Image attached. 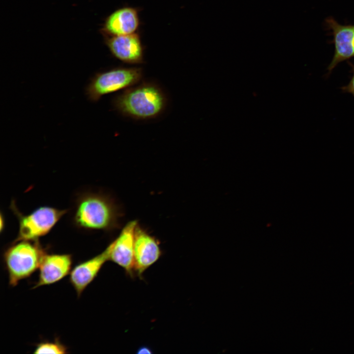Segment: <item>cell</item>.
<instances>
[{"instance_id":"obj_14","label":"cell","mask_w":354,"mask_h":354,"mask_svg":"<svg viewBox=\"0 0 354 354\" xmlns=\"http://www.w3.org/2000/svg\"><path fill=\"white\" fill-rule=\"evenodd\" d=\"M350 65L352 68L353 75L348 85L343 87L341 89L343 91L349 93L354 97V65L351 63Z\"/></svg>"},{"instance_id":"obj_2","label":"cell","mask_w":354,"mask_h":354,"mask_svg":"<svg viewBox=\"0 0 354 354\" xmlns=\"http://www.w3.org/2000/svg\"><path fill=\"white\" fill-rule=\"evenodd\" d=\"M121 216L118 206L111 198L88 193L78 199L74 221L84 229L110 231L118 228Z\"/></svg>"},{"instance_id":"obj_13","label":"cell","mask_w":354,"mask_h":354,"mask_svg":"<svg viewBox=\"0 0 354 354\" xmlns=\"http://www.w3.org/2000/svg\"><path fill=\"white\" fill-rule=\"evenodd\" d=\"M68 349L59 339L53 341H45L37 344L34 350V354H66Z\"/></svg>"},{"instance_id":"obj_10","label":"cell","mask_w":354,"mask_h":354,"mask_svg":"<svg viewBox=\"0 0 354 354\" xmlns=\"http://www.w3.org/2000/svg\"><path fill=\"white\" fill-rule=\"evenodd\" d=\"M72 257L68 254H48L43 256L39 267L38 278L33 289L56 283L70 274Z\"/></svg>"},{"instance_id":"obj_6","label":"cell","mask_w":354,"mask_h":354,"mask_svg":"<svg viewBox=\"0 0 354 354\" xmlns=\"http://www.w3.org/2000/svg\"><path fill=\"white\" fill-rule=\"evenodd\" d=\"M161 255L159 240L138 223L134 237V272L141 278L145 271L156 263Z\"/></svg>"},{"instance_id":"obj_4","label":"cell","mask_w":354,"mask_h":354,"mask_svg":"<svg viewBox=\"0 0 354 354\" xmlns=\"http://www.w3.org/2000/svg\"><path fill=\"white\" fill-rule=\"evenodd\" d=\"M144 77L141 67L118 66L98 72L90 80L85 89L88 98L96 102L102 97L135 86Z\"/></svg>"},{"instance_id":"obj_1","label":"cell","mask_w":354,"mask_h":354,"mask_svg":"<svg viewBox=\"0 0 354 354\" xmlns=\"http://www.w3.org/2000/svg\"><path fill=\"white\" fill-rule=\"evenodd\" d=\"M112 105L115 111L124 117L148 120L157 118L164 112L168 98L157 83L142 81L116 95Z\"/></svg>"},{"instance_id":"obj_11","label":"cell","mask_w":354,"mask_h":354,"mask_svg":"<svg viewBox=\"0 0 354 354\" xmlns=\"http://www.w3.org/2000/svg\"><path fill=\"white\" fill-rule=\"evenodd\" d=\"M111 244L100 254L76 265L69 274L70 283L80 297L95 279L104 264L110 259Z\"/></svg>"},{"instance_id":"obj_8","label":"cell","mask_w":354,"mask_h":354,"mask_svg":"<svg viewBox=\"0 0 354 354\" xmlns=\"http://www.w3.org/2000/svg\"><path fill=\"white\" fill-rule=\"evenodd\" d=\"M106 44L112 55L124 63L136 65L145 62V47L138 32L110 36L107 39Z\"/></svg>"},{"instance_id":"obj_15","label":"cell","mask_w":354,"mask_h":354,"mask_svg":"<svg viewBox=\"0 0 354 354\" xmlns=\"http://www.w3.org/2000/svg\"><path fill=\"white\" fill-rule=\"evenodd\" d=\"M137 354H152V352L150 349L149 348L143 346L140 347L137 351Z\"/></svg>"},{"instance_id":"obj_7","label":"cell","mask_w":354,"mask_h":354,"mask_svg":"<svg viewBox=\"0 0 354 354\" xmlns=\"http://www.w3.org/2000/svg\"><path fill=\"white\" fill-rule=\"evenodd\" d=\"M136 220L128 222L111 244L110 259L133 276L134 266V237Z\"/></svg>"},{"instance_id":"obj_9","label":"cell","mask_w":354,"mask_h":354,"mask_svg":"<svg viewBox=\"0 0 354 354\" xmlns=\"http://www.w3.org/2000/svg\"><path fill=\"white\" fill-rule=\"evenodd\" d=\"M325 22L332 31L335 47L333 57L327 67L330 73L341 62L354 58V25H340L331 17H328Z\"/></svg>"},{"instance_id":"obj_5","label":"cell","mask_w":354,"mask_h":354,"mask_svg":"<svg viewBox=\"0 0 354 354\" xmlns=\"http://www.w3.org/2000/svg\"><path fill=\"white\" fill-rule=\"evenodd\" d=\"M11 207L18 217L19 225L17 237L14 241L37 240L49 233L67 211L46 206L37 208L28 215H23L14 204Z\"/></svg>"},{"instance_id":"obj_12","label":"cell","mask_w":354,"mask_h":354,"mask_svg":"<svg viewBox=\"0 0 354 354\" xmlns=\"http://www.w3.org/2000/svg\"><path fill=\"white\" fill-rule=\"evenodd\" d=\"M140 26L138 9L125 6L117 9L107 17L104 28L110 36H119L138 32Z\"/></svg>"},{"instance_id":"obj_3","label":"cell","mask_w":354,"mask_h":354,"mask_svg":"<svg viewBox=\"0 0 354 354\" xmlns=\"http://www.w3.org/2000/svg\"><path fill=\"white\" fill-rule=\"evenodd\" d=\"M46 253L37 240L14 241L4 251L3 262L11 287L30 277L39 268Z\"/></svg>"}]
</instances>
